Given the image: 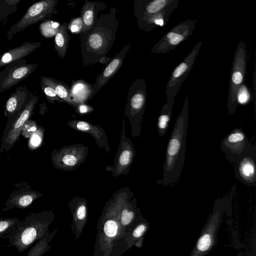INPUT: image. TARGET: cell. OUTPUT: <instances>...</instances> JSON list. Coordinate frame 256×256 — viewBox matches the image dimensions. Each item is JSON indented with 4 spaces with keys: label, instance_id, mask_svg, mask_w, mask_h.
Wrapping results in <instances>:
<instances>
[{
    "label": "cell",
    "instance_id": "23",
    "mask_svg": "<svg viewBox=\"0 0 256 256\" xmlns=\"http://www.w3.org/2000/svg\"><path fill=\"white\" fill-rule=\"evenodd\" d=\"M174 100L167 101L164 104L158 118V126L160 134L162 136L166 134L168 126V123L172 116V110Z\"/></svg>",
    "mask_w": 256,
    "mask_h": 256
},
{
    "label": "cell",
    "instance_id": "8",
    "mask_svg": "<svg viewBox=\"0 0 256 256\" xmlns=\"http://www.w3.org/2000/svg\"><path fill=\"white\" fill-rule=\"evenodd\" d=\"M37 66V64H28L24 59L6 65L0 72V92L10 90L24 80L34 72Z\"/></svg>",
    "mask_w": 256,
    "mask_h": 256
},
{
    "label": "cell",
    "instance_id": "13",
    "mask_svg": "<svg viewBox=\"0 0 256 256\" xmlns=\"http://www.w3.org/2000/svg\"><path fill=\"white\" fill-rule=\"evenodd\" d=\"M104 4L99 2H85L80 16L83 24L82 31L80 34L86 33L93 26L98 12L104 8Z\"/></svg>",
    "mask_w": 256,
    "mask_h": 256
},
{
    "label": "cell",
    "instance_id": "21",
    "mask_svg": "<svg viewBox=\"0 0 256 256\" xmlns=\"http://www.w3.org/2000/svg\"><path fill=\"white\" fill-rule=\"evenodd\" d=\"M93 88L91 85L83 80L74 82L70 88V94L72 100H83L92 96Z\"/></svg>",
    "mask_w": 256,
    "mask_h": 256
},
{
    "label": "cell",
    "instance_id": "24",
    "mask_svg": "<svg viewBox=\"0 0 256 256\" xmlns=\"http://www.w3.org/2000/svg\"><path fill=\"white\" fill-rule=\"evenodd\" d=\"M20 2V0H0V16L3 24L8 17L17 10Z\"/></svg>",
    "mask_w": 256,
    "mask_h": 256
},
{
    "label": "cell",
    "instance_id": "19",
    "mask_svg": "<svg viewBox=\"0 0 256 256\" xmlns=\"http://www.w3.org/2000/svg\"><path fill=\"white\" fill-rule=\"evenodd\" d=\"M58 228L45 234L32 246L26 256H42L51 248L50 242L53 238Z\"/></svg>",
    "mask_w": 256,
    "mask_h": 256
},
{
    "label": "cell",
    "instance_id": "30",
    "mask_svg": "<svg viewBox=\"0 0 256 256\" xmlns=\"http://www.w3.org/2000/svg\"><path fill=\"white\" fill-rule=\"evenodd\" d=\"M210 243V236L208 234H205L199 239L197 244V248L200 251H205L209 248Z\"/></svg>",
    "mask_w": 256,
    "mask_h": 256
},
{
    "label": "cell",
    "instance_id": "9",
    "mask_svg": "<svg viewBox=\"0 0 256 256\" xmlns=\"http://www.w3.org/2000/svg\"><path fill=\"white\" fill-rule=\"evenodd\" d=\"M130 47V44L126 45L123 48L116 54L106 66L102 73L98 76L94 85L92 97L102 88L112 78L122 66L125 55Z\"/></svg>",
    "mask_w": 256,
    "mask_h": 256
},
{
    "label": "cell",
    "instance_id": "37",
    "mask_svg": "<svg viewBox=\"0 0 256 256\" xmlns=\"http://www.w3.org/2000/svg\"><path fill=\"white\" fill-rule=\"evenodd\" d=\"M30 130L31 131L34 132V131H35L36 130V128L34 126V127L31 128Z\"/></svg>",
    "mask_w": 256,
    "mask_h": 256
},
{
    "label": "cell",
    "instance_id": "29",
    "mask_svg": "<svg viewBox=\"0 0 256 256\" xmlns=\"http://www.w3.org/2000/svg\"><path fill=\"white\" fill-rule=\"evenodd\" d=\"M68 28L72 34H81L82 31L83 24L80 17L75 18L70 22Z\"/></svg>",
    "mask_w": 256,
    "mask_h": 256
},
{
    "label": "cell",
    "instance_id": "16",
    "mask_svg": "<svg viewBox=\"0 0 256 256\" xmlns=\"http://www.w3.org/2000/svg\"><path fill=\"white\" fill-rule=\"evenodd\" d=\"M38 96L34 94L32 92L30 91L28 102L15 122L13 131L10 132V138L12 140H14L16 138V134L20 130V128L24 124L25 122L29 118L38 100Z\"/></svg>",
    "mask_w": 256,
    "mask_h": 256
},
{
    "label": "cell",
    "instance_id": "3",
    "mask_svg": "<svg viewBox=\"0 0 256 256\" xmlns=\"http://www.w3.org/2000/svg\"><path fill=\"white\" fill-rule=\"evenodd\" d=\"M50 213L32 214L22 220H19L15 229L5 238L10 246L22 253L45 234L50 232L49 226L54 220Z\"/></svg>",
    "mask_w": 256,
    "mask_h": 256
},
{
    "label": "cell",
    "instance_id": "27",
    "mask_svg": "<svg viewBox=\"0 0 256 256\" xmlns=\"http://www.w3.org/2000/svg\"><path fill=\"white\" fill-rule=\"evenodd\" d=\"M250 98L247 86L242 84L238 88L236 94V100L238 104H244L248 102Z\"/></svg>",
    "mask_w": 256,
    "mask_h": 256
},
{
    "label": "cell",
    "instance_id": "11",
    "mask_svg": "<svg viewBox=\"0 0 256 256\" xmlns=\"http://www.w3.org/2000/svg\"><path fill=\"white\" fill-rule=\"evenodd\" d=\"M180 2V0H174L170 5L161 12L139 20L140 27L149 32L156 28L157 26H165L168 22L171 14L178 7Z\"/></svg>",
    "mask_w": 256,
    "mask_h": 256
},
{
    "label": "cell",
    "instance_id": "26",
    "mask_svg": "<svg viewBox=\"0 0 256 256\" xmlns=\"http://www.w3.org/2000/svg\"><path fill=\"white\" fill-rule=\"evenodd\" d=\"M19 220L16 218H0V238H4L14 229Z\"/></svg>",
    "mask_w": 256,
    "mask_h": 256
},
{
    "label": "cell",
    "instance_id": "2",
    "mask_svg": "<svg viewBox=\"0 0 256 256\" xmlns=\"http://www.w3.org/2000/svg\"><path fill=\"white\" fill-rule=\"evenodd\" d=\"M188 110V96H186L181 112L176 121L167 146L162 180V182L165 186L178 180L184 165Z\"/></svg>",
    "mask_w": 256,
    "mask_h": 256
},
{
    "label": "cell",
    "instance_id": "15",
    "mask_svg": "<svg viewBox=\"0 0 256 256\" xmlns=\"http://www.w3.org/2000/svg\"><path fill=\"white\" fill-rule=\"evenodd\" d=\"M174 0H154L142 1L138 4V20L161 12L170 5Z\"/></svg>",
    "mask_w": 256,
    "mask_h": 256
},
{
    "label": "cell",
    "instance_id": "10",
    "mask_svg": "<svg viewBox=\"0 0 256 256\" xmlns=\"http://www.w3.org/2000/svg\"><path fill=\"white\" fill-rule=\"evenodd\" d=\"M40 42H26L20 46L4 52L0 55V68L29 56L41 46Z\"/></svg>",
    "mask_w": 256,
    "mask_h": 256
},
{
    "label": "cell",
    "instance_id": "17",
    "mask_svg": "<svg viewBox=\"0 0 256 256\" xmlns=\"http://www.w3.org/2000/svg\"><path fill=\"white\" fill-rule=\"evenodd\" d=\"M70 39L67 23L60 24L54 38V49L61 58L66 56Z\"/></svg>",
    "mask_w": 256,
    "mask_h": 256
},
{
    "label": "cell",
    "instance_id": "7",
    "mask_svg": "<svg viewBox=\"0 0 256 256\" xmlns=\"http://www.w3.org/2000/svg\"><path fill=\"white\" fill-rule=\"evenodd\" d=\"M202 44L198 42L172 72L164 91L167 101L174 100L181 86L192 68Z\"/></svg>",
    "mask_w": 256,
    "mask_h": 256
},
{
    "label": "cell",
    "instance_id": "20",
    "mask_svg": "<svg viewBox=\"0 0 256 256\" xmlns=\"http://www.w3.org/2000/svg\"><path fill=\"white\" fill-rule=\"evenodd\" d=\"M240 176L245 182H254L256 181V168L252 158L248 156L242 158L238 166Z\"/></svg>",
    "mask_w": 256,
    "mask_h": 256
},
{
    "label": "cell",
    "instance_id": "18",
    "mask_svg": "<svg viewBox=\"0 0 256 256\" xmlns=\"http://www.w3.org/2000/svg\"><path fill=\"white\" fill-rule=\"evenodd\" d=\"M40 80L52 87L60 100L70 102H73L70 94V88L66 84L61 80L46 76H42Z\"/></svg>",
    "mask_w": 256,
    "mask_h": 256
},
{
    "label": "cell",
    "instance_id": "5",
    "mask_svg": "<svg viewBox=\"0 0 256 256\" xmlns=\"http://www.w3.org/2000/svg\"><path fill=\"white\" fill-rule=\"evenodd\" d=\"M246 50L244 42L240 41L236 48L230 74L228 97V108L233 113L238 106L236 94L244 80L246 66Z\"/></svg>",
    "mask_w": 256,
    "mask_h": 256
},
{
    "label": "cell",
    "instance_id": "34",
    "mask_svg": "<svg viewBox=\"0 0 256 256\" xmlns=\"http://www.w3.org/2000/svg\"><path fill=\"white\" fill-rule=\"evenodd\" d=\"M30 141L33 146H36L40 143L41 139L38 135L34 134L32 136Z\"/></svg>",
    "mask_w": 256,
    "mask_h": 256
},
{
    "label": "cell",
    "instance_id": "35",
    "mask_svg": "<svg viewBox=\"0 0 256 256\" xmlns=\"http://www.w3.org/2000/svg\"><path fill=\"white\" fill-rule=\"evenodd\" d=\"M76 127L80 130L82 131L88 130L90 129L89 124L84 122H79L76 124Z\"/></svg>",
    "mask_w": 256,
    "mask_h": 256
},
{
    "label": "cell",
    "instance_id": "33",
    "mask_svg": "<svg viewBox=\"0 0 256 256\" xmlns=\"http://www.w3.org/2000/svg\"><path fill=\"white\" fill-rule=\"evenodd\" d=\"M63 162L68 166H74L76 162V158L72 155H66L63 158Z\"/></svg>",
    "mask_w": 256,
    "mask_h": 256
},
{
    "label": "cell",
    "instance_id": "22",
    "mask_svg": "<svg viewBox=\"0 0 256 256\" xmlns=\"http://www.w3.org/2000/svg\"><path fill=\"white\" fill-rule=\"evenodd\" d=\"M147 228V224L140 221L132 228L125 238L124 248L126 252L130 249L138 239L142 237Z\"/></svg>",
    "mask_w": 256,
    "mask_h": 256
},
{
    "label": "cell",
    "instance_id": "32",
    "mask_svg": "<svg viewBox=\"0 0 256 256\" xmlns=\"http://www.w3.org/2000/svg\"><path fill=\"white\" fill-rule=\"evenodd\" d=\"M130 154V152L128 150H125L122 153L120 157L119 161L122 166H126L129 163Z\"/></svg>",
    "mask_w": 256,
    "mask_h": 256
},
{
    "label": "cell",
    "instance_id": "12",
    "mask_svg": "<svg viewBox=\"0 0 256 256\" xmlns=\"http://www.w3.org/2000/svg\"><path fill=\"white\" fill-rule=\"evenodd\" d=\"M222 146L226 154H233L234 156L236 154V158L238 156H242L246 146L244 134L240 130H234L225 138Z\"/></svg>",
    "mask_w": 256,
    "mask_h": 256
},
{
    "label": "cell",
    "instance_id": "6",
    "mask_svg": "<svg viewBox=\"0 0 256 256\" xmlns=\"http://www.w3.org/2000/svg\"><path fill=\"white\" fill-rule=\"evenodd\" d=\"M196 20H187L172 28L152 48L151 52L166 54L186 40L196 29Z\"/></svg>",
    "mask_w": 256,
    "mask_h": 256
},
{
    "label": "cell",
    "instance_id": "14",
    "mask_svg": "<svg viewBox=\"0 0 256 256\" xmlns=\"http://www.w3.org/2000/svg\"><path fill=\"white\" fill-rule=\"evenodd\" d=\"M30 91L26 86L17 87L8 98L6 110L8 113L13 114L26 106L29 98Z\"/></svg>",
    "mask_w": 256,
    "mask_h": 256
},
{
    "label": "cell",
    "instance_id": "1",
    "mask_svg": "<svg viewBox=\"0 0 256 256\" xmlns=\"http://www.w3.org/2000/svg\"><path fill=\"white\" fill-rule=\"evenodd\" d=\"M116 11L112 8L108 13L97 16L93 26L80 34L84 66L98 62L112 48L119 24L116 17Z\"/></svg>",
    "mask_w": 256,
    "mask_h": 256
},
{
    "label": "cell",
    "instance_id": "31",
    "mask_svg": "<svg viewBox=\"0 0 256 256\" xmlns=\"http://www.w3.org/2000/svg\"><path fill=\"white\" fill-rule=\"evenodd\" d=\"M34 200V198L30 195H24L19 198L17 203L18 206L20 208H26L30 205Z\"/></svg>",
    "mask_w": 256,
    "mask_h": 256
},
{
    "label": "cell",
    "instance_id": "28",
    "mask_svg": "<svg viewBox=\"0 0 256 256\" xmlns=\"http://www.w3.org/2000/svg\"><path fill=\"white\" fill-rule=\"evenodd\" d=\"M40 86L42 92L49 101L52 102L55 100H60L58 96L56 91L52 87L42 81H40Z\"/></svg>",
    "mask_w": 256,
    "mask_h": 256
},
{
    "label": "cell",
    "instance_id": "25",
    "mask_svg": "<svg viewBox=\"0 0 256 256\" xmlns=\"http://www.w3.org/2000/svg\"><path fill=\"white\" fill-rule=\"evenodd\" d=\"M60 24L59 23L52 20H46L40 25V32L43 36L46 38L55 36Z\"/></svg>",
    "mask_w": 256,
    "mask_h": 256
},
{
    "label": "cell",
    "instance_id": "4",
    "mask_svg": "<svg viewBox=\"0 0 256 256\" xmlns=\"http://www.w3.org/2000/svg\"><path fill=\"white\" fill-rule=\"evenodd\" d=\"M56 0H43L34 3L26 10L22 17L7 30L6 36L10 40L16 34L21 32L31 25L44 21L57 14Z\"/></svg>",
    "mask_w": 256,
    "mask_h": 256
},
{
    "label": "cell",
    "instance_id": "38",
    "mask_svg": "<svg viewBox=\"0 0 256 256\" xmlns=\"http://www.w3.org/2000/svg\"><path fill=\"white\" fill-rule=\"evenodd\" d=\"M2 22V21H1V18H0V24Z\"/></svg>",
    "mask_w": 256,
    "mask_h": 256
},
{
    "label": "cell",
    "instance_id": "36",
    "mask_svg": "<svg viewBox=\"0 0 256 256\" xmlns=\"http://www.w3.org/2000/svg\"><path fill=\"white\" fill-rule=\"evenodd\" d=\"M80 112L84 113L88 111V107L85 105H81L79 108Z\"/></svg>",
    "mask_w": 256,
    "mask_h": 256
}]
</instances>
